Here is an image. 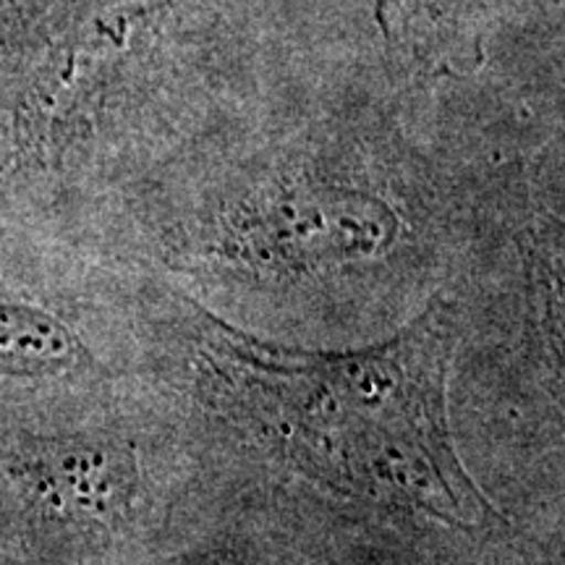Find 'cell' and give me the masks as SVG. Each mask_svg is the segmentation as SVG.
I'll return each instance as SVG.
<instances>
[{
	"label": "cell",
	"mask_w": 565,
	"mask_h": 565,
	"mask_svg": "<svg viewBox=\"0 0 565 565\" xmlns=\"http://www.w3.org/2000/svg\"><path fill=\"white\" fill-rule=\"evenodd\" d=\"M202 335L223 398L309 477L454 524L492 511L450 437L443 307L362 351L280 349L210 315Z\"/></svg>",
	"instance_id": "cell-1"
},
{
	"label": "cell",
	"mask_w": 565,
	"mask_h": 565,
	"mask_svg": "<svg viewBox=\"0 0 565 565\" xmlns=\"http://www.w3.org/2000/svg\"><path fill=\"white\" fill-rule=\"evenodd\" d=\"M79 338L26 303L0 301V377H47L84 362Z\"/></svg>",
	"instance_id": "cell-4"
},
{
	"label": "cell",
	"mask_w": 565,
	"mask_h": 565,
	"mask_svg": "<svg viewBox=\"0 0 565 565\" xmlns=\"http://www.w3.org/2000/svg\"><path fill=\"white\" fill-rule=\"evenodd\" d=\"M11 475L42 508L66 519H113L139 490L129 445L92 437L32 440L13 458Z\"/></svg>",
	"instance_id": "cell-3"
},
{
	"label": "cell",
	"mask_w": 565,
	"mask_h": 565,
	"mask_svg": "<svg viewBox=\"0 0 565 565\" xmlns=\"http://www.w3.org/2000/svg\"><path fill=\"white\" fill-rule=\"evenodd\" d=\"M393 212L362 194H312L238 225L236 252L267 267H322L380 257L395 242Z\"/></svg>",
	"instance_id": "cell-2"
}]
</instances>
